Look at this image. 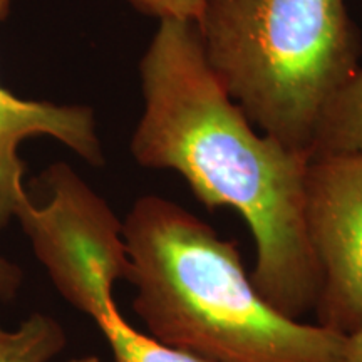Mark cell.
<instances>
[{
	"instance_id": "6da1fadb",
	"label": "cell",
	"mask_w": 362,
	"mask_h": 362,
	"mask_svg": "<svg viewBox=\"0 0 362 362\" xmlns=\"http://www.w3.org/2000/svg\"><path fill=\"white\" fill-rule=\"evenodd\" d=\"M139 76L136 163L178 173L208 210L237 211L255 243L253 285L282 314L302 319L320 287L304 214L309 155L253 129L208 67L193 22L161 19Z\"/></svg>"
},
{
	"instance_id": "7a4b0ae2",
	"label": "cell",
	"mask_w": 362,
	"mask_h": 362,
	"mask_svg": "<svg viewBox=\"0 0 362 362\" xmlns=\"http://www.w3.org/2000/svg\"><path fill=\"white\" fill-rule=\"evenodd\" d=\"M133 309L155 341L203 362H346L347 336L275 309L233 240L158 194L123 220Z\"/></svg>"
},
{
	"instance_id": "3957f363",
	"label": "cell",
	"mask_w": 362,
	"mask_h": 362,
	"mask_svg": "<svg viewBox=\"0 0 362 362\" xmlns=\"http://www.w3.org/2000/svg\"><path fill=\"white\" fill-rule=\"evenodd\" d=\"M193 24L208 67L250 123L310 158L324 104L359 67L346 0H205Z\"/></svg>"
},
{
	"instance_id": "277c9868",
	"label": "cell",
	"mask_w": 362,
	"mask_h": 362,
	"mask_svg": "<svg viewBox=\"0 0 362 362\" xmlns=\"http://www.w3.org/2000/svg\"><path fill=\"white\" fill-rule=\"evenodd\" d=\"M39 180L44 203L30 198L16 220L61 297L98 322L116 309L115 285L129 279L123 220L66 163Z\"/></svg>"
},
{
	"instance_id": "5b68a950",
	"label": "cell",
	"mask_w": 362,
	"mask_h": 362,
	"mask_svg": "<svg viewBox=\"0 0 362 362\" xmlns=\"http://www.w3.org/2000/svg\"><path fill=\"white\" fill-rule=\"evenodd\" d=\"M304 214L320 277L317 324L352 336L362 329V155L310 158Z\"/></svg>"
},
{
	"instance_id": "8992f818",
	"label": "cell",
	"mask_w": 362,
	"mask_h": 362,
	"mask_svg": "<svg viewBox=\"0 0 362 362\" xmlns=\"http://www.w3.org/2000/svg\"><path fill=\"white\" fill-rule=\"evenodd\" d=\"M11 6L12 0H0V21L6 19ZM35 136L57 139L90 166L104 165L103 143L90 107L22 99L0 86V230L17 218L30 200L19 148Z\"/></svg>"
},
{
	"instance_id": "52a82bcc",
	"label": "cell",
	"mask_w": 362,
	"mask_h": 362,
	"mask_svg": "<svg viewBox=\"0 0 362 362\" xmlns=\"http://www.w3.org/2000/svg\"><path fill=\"white\" fill-rule=\"evenodd\" d=\"M329 155H362L361 67L334 90L317 119L310 158Z\"/></svg>"
},
{
	"instance_id": "ba28073f",
	"label": "cell",
	"mask_w": 362,
	"mask_h": 362,
	"mask_svg": "<svg viewBox=\"0 0 362 362\" xmlns=\"http://www.w3.org/2000/svg\"><path fill=\"white\" fill-rule=\"evenodd\" d=\"M67 344L66 330L51 315L35 312L17 329L0 325V362H49Z\"/></svg>"
},
{
	"instance_id": "9c48e42d",
	"label": "cell",
	"mask_w": 362,
	"mask_h": 362,
	"mask_svg": "<svg viewBox=\"0 0 362 362\" xmlns=\"http://www.w3.org/2000/svg\"><path fill=\"white\" fill-rule=\"evenodd\" d=\"M96 325L110 344L115 362H203L138 332L126 322L117 307L98 320Z\"/></svg>"
},
{
	"instance_id": "30bf717a",
	"label": "cell",
	"mask_w": 362,
	"mask_h": 362,
	"mask_svg": "<svg viewBox=\"0 0 362 362\" xmlns=\"http://www.w3.org/2000/svg\"><path fill=\"white\" fill-rule=\"evenodd\" d=\"M131 7L158 19L194 22L205 0H124Z\"/></svg>"
},
{
	"instance_id": "8fae6325",
	"label": "cell",
	"mask_w": 362,
	"mask_h": 362,
	"mask_svg": "<svg viewBox=\"0 0 362 362\" xmlns=\"http://www.w3.org/2000/svg\"><path fill=\"white\" fill-rule=\"evenodd\" d=\"M22 284V270L0 252V300L8 302L17 296Z\"/></svg>"
},
{
	"instance_id": "7c38bea8",
	"label": "cell",
	"mask_w": 362,
	"mask_h": 362,
	"mask_svg": "<svg viewBox=\"0 0 362 362\" xmlns=\"http://www.w3.org/2000/svg\"><path fill=\"white\" fill-rule=\"evenodd\" d=\"M346 362H362V329L347 336Z\"/></svg>"
},
{
	"instance_id": "4fadbf2b",
	"label": "cell",
	"mask_w": 362,
	"mask_h": 362,
	"mask_svg": "<svg viewBox=\"0 0 362 362\" xmlns=\"http://www.w3.org/2000/svg\"><path fill=\"white\" fill-rule=\"evenodd\" d=\"M66 362H101V359L96 356H81V357H74V359H69Z\"/></svg>"
}]
</instances>
